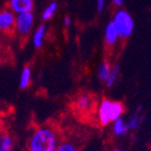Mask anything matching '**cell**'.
<instances>
[{
  "instance_id": "cell-1",
  "label": "cell",
  "mask_w": 151,
  "mask_h": 151,
  "mask_svg": "<svg viewBox=\"0 0 151 151\" xmlns=\"http://www.w3.org/2000/svg\"><path fill=\"white\" fill-rule=\"evenodd\" d=\"M57 147L56 134L50 128L36 130L29 143L30 151H55Z\"/></svg>"
},
{
  "instance_id": "cell-2",
  "label": "cell",
  "mask_w": 151,
  "mask_h": 151,
  "mask_svg": "<svg viewBox=\"0 0 151 151\" xmlns=\"http://www.w3.org/2000/svg\"><path fill=\"white\" fill-rule=\"evenodd\" d=\"M123 112L124 108L121 103L105 99L101 101V106H99L98 116H99L101 123L106 126L108 124L114 123L115 121L121 119Z\"/></svg>"
},
{
  "instance_id": "cell-3",
  "label": "cell",
  "mask_w": 151,
  "mask_h": 151,
  "mask_svg": "<svg viewBox=\"0 0 151 151\" xmlns=\"http://www.w3.org/2000/svg\"><path fill=\"white\" fill-rule=\"evenodd\" d=\"M115 25L116 30L119 32L121 38H127L132 34L134 29V21L128 12L124 10H119L115 13V15L112 20Z\"/></svg>"
},
{
  "instance_id": "cell-4",
  "label": "cell",
  "mask_w": 151,
  "mask_h": 151,
  "mask_svg": "<svg viewBox=\"0 0 151 151\" xmlns=\"http://www.w3.org/2000/svg\"><path fill=\"white\" fill-rule=\"evenodd\" d=\"M33 22H34V15L32 12L19 14L16 17V29L20 34L25 35L31 31Z\"/></svg>"
},
{
  "instance_id": "cell-5",
  "label": "cell",
  "mask_w": 151,
  "mask_h": 151,
  "mask_svg": "<svg viewBox=\"0 0 151 151\" xmlns=\"http://www.w3.org/2000/svg\"><path fill=\"white\" fill-rule=\"evenodd\" d=\"M34 3L33 0H10V8L17 15L32 12Z\"/></svg>"
},
{
  "instance_id": "cell-6",
  "label": "cell",
  "mask_w": 151,
  "mask_h": 151,
  "mask_svg": "<svg viewBox=\"0 0 151 151\" xmlns=\"http://www.w3.org/2000/svg\"><path fill=\"white\" fill-rule=\"evenodd\" d=\"M15 23L16 19L13 11L4 10L0 13V29L2 31H8L12 29Z\"/></svg>"
},
{
  "instance_id": "cell-7",
  "label": "cell",
  "mask_w": 151,
  "mask_h": 151,
  "mask_svg": "<svg viewBox=\"0 0 151 151\" xmlns=\"http://www.w3.org/2000/svg\"><path fill=\"white\" fill-rule=\"evenodd\" d=\"M119 32L116 30L115 25L113 24V22H110L105 30V39H106L107 45H113L116 42V40L119 39Z\"/></svg>"
},
{
  "instance_id": "cell-8",
  "label": "cell",
  "mask_w": 151,
  "mask_h": 151,
  "mask_svg": "<svg viewBox=\"0 0 151 151\" xmlns=\"http://www.w3.org/2000/svg\"><path fill=\"white\" fill-rule=\"evenodd\" d=\"M141 112V107L139 109H136V111L132 114V116L130 117L128 122H127V129H128V132L130 130H134L136 129L137 127L141 125V122H142V115L139 114Z\"/></svg>"
},
{
  "instance_id": "cell-9",
  "label": "cell",
  "mask_w": 151,
  "mask_h": 151,
  "mask_svg": "<svg viewBox=\"0 0 151 151\" xmlns=\"http://www.w3.org/2000/svg\"><path fill=\"white\" fill-rule=\"evenodd\" d=\"M45 35V25H40L35 31L34 36H33V43H34L35 48H40L41 45H42Z\"/></svg>"
},
{
  "instance_id": "cell-10",
  "label": "cell",
  "mask_w": 151,
  "mask_h": 151,
  "mask_svg": "<svg viewBox=\"0 0 151 151\" xmlns=\"http://www.w3.org/2000/svg\"><path fill=\"white\" fill-rule=\"evenodd\" d=\"M111 71H112V69H111L109 63L103 61V63L99 65V67H98V77H99V79L107 83L109 76H110V74H111Z\"/></svg>"
},
{
  "instance_id": "cell-11",
  "label": "cell",
  "mask_w": 151,
  "mask_h": 151,
  "mask_svg": "<svg viewBox=\"0 0 151 151\" xmlns=\"http://www.w3.org/2000/svg\"><path fill=\"white\" fill-rule=\"evenodd\" d=\"M113 132L115 135H124L128 132L127 124L125 123V121L122 117L113 123Z\"/></svg>"
},
{
  "instance_id": "cell-12",
  "label": "cell",
  "mask_w": 151,
  "mask_h": 151,
  "mask_svg": "<svg viewBox=\"0 0 151 151\" xmlns=\"http://www.w3.org/2000/svg\"><path fill=\"white\" fill-rule=\"evenodd\" d=\"M31 76H32L31 69L29 68V67H25L22 70L21 75H20V88L21 89H25L29 87V85H30V83H31Z\"/></svg>"
},
{
  "instance_id": "cell-13",
  "label": "cell",
  "mask_w": 151,
  "mask_h": 151,
  "mask_svg": "<svg viewBox=\"0 0 151 151\" xmlns=\"http://www.w3.org/2000/svg\"><path fill=\"white\" fill-rule=\"evenodd\" d=\"M56 10H57V2H56V1H52L42 12L43 20H49V19H51V18L53 17L54 14H55Z\"/></svg>"
},
{
  "instance_id": "cell-14",
  "label": "cell",
  "mask_w": 151,
  "mask_h": 151,
  "mask_svg": "<svg viewBox=\"0 0 151 151\" xmlns=\"http://www.w3.org/2000/svg\"><path fill=\"white\" fill-rule=\"evenodd\" d=\"M76 105H77V108L79 110H86L91 105V98L87 94H83V95H81L77 98Z\"/></svg>"
},
{
  "instance_id": "cell-15",
  "label": "cell",
  "mask_w": 151,
  "mask_h": 151,
  "mask_svg": "<svg viewBox=\"0 0 151 151\" xmlns=\"http://www.w3.org/2000/svg\"><path fill=\"white\" fill-rule=\"evenodd\" d=\"M13 148V139L11 136L5 135L0 141V151H11Z\"/></svg>"
},
{
  "instance_id": "cell-16",
  "label": "cell",
  "mask_w": 151,
  "mask_h": 151,
  "mask_svg": "<svg viewBox=\"0 0 151 151\" xmlns=\"http://www.w3.org/2000/svg\"><path fill=\"white\" fill-rule=\"evenodd\" d=\"M119 65H116L114 68H112V71H111V74L109 76L108 81H107V87H112L114 85V83L116 81L117 77H119Z\"/></svg>"
},
{
  "instance_id": "cell-17",
  "label": "cell",
  "mask_w": 151,
  "mask_h": 151,
  "mask_svg": "<svg viewBox=\"0 0 151 151\" xmlns=\"http://www.w3.org/2000/svg\"><path fill=\"white\" fill-rule=\"evenodd\" d=\"M55 151H77V150H76V147L72 143L65 142V143L60 144Z\"/></svg>"
},
{
  "instance_id": "cell-18",
  "label": "cell",
  "mask_w": 151,
  "mask_h": 151,
  "mask_svg": "<svg viewBox=\"0 0 151 151\" xmlns=\"http://www.w3.org/2000/svg\"><path fill=\"white\" fill-rule=\"evenodd\" d=\"M105 8V0H97V11L98 12H103Z\"/></svg>"
},
{
  "instance_id": "cell-19",
  "label": "cell",
  "mask_w": 151,
  "mask_h": 151,
  "mask_svg": "<svg viewBox=\"0 0 151 151\" xmlns=\"http://www.w3.org/2000/svg\"><path fill=\"white\" fill-rule=\"evenodd\" d=\"M71 23H72V21H71V18L69 17V16H65V19H63V24H65V27H70Z\"/></svg>"
},
{
  "instance_id": "cell-20",
  "label": "cell",
  "mask_w": 151,
  "mask_h": 151,
  "mask_svg": "<svg viewBox=\"0 0 151 151\" xmlns=\"http://www.w3.org/2000/svg\"><path fill=\"white\" fill-rule=\"evenodd\" d=\"M113 3L117 6H122L124 3V0H113Z\"/></svg>"
},
{
  "instance_id": "cell-21",
  "label": "cell",
  "mask_w": 151,
  "mask_h": 151,
  "mask_svg": "<svg viewBox=\"0 0 151 151\" xmlns=\"http://www.w3.org/2000/svg\"><path fill=\"white\" fill-rule=\"evenodd\" d=\"M115 151H119V150H115Z\"/></svg>"
}]
</instances>
